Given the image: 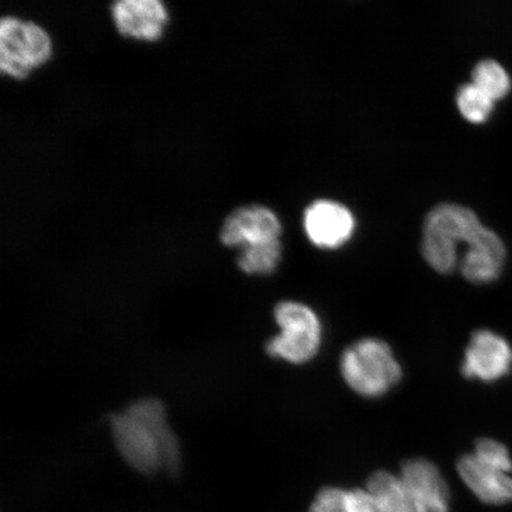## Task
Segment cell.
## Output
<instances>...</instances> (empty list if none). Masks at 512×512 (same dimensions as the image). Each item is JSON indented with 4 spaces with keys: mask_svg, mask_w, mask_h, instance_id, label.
<instances>
[{
    "mask_svg": "<svg viewBox=\"0 0 512 512\" xmlns=\"http://www.w3.org/2000/svg\"><path fill=\"white\" fill-rule=\"evenodd\" d=\"M114 443L134 470L152 475L160 469H181V446L168 421L163 403L156 399L134 402L127 411L111 418Z\"/></svg>",
    "mask_w": 512,
    "mask_h": 512,
    "instance_id": "obj_1",
    "label": "cell"
},
{
    "mask_svg": "<svg viewBox=\"0 0 512 512\" xmlns=\"http://www.w3.org/2000/svg\"><path fill=\"white\" fill-rule=\"evenodd\" d=\"M484 228L472 209L456 203H441L426 217L422 255L434 271L452 273L459 267V243L469 245Z\"/></svg>",
    "mask_w": 512,
    "mask_h": 512,
    "instance_id": "obj_2",
    "label": "cell"
},
{
    "mask_svg": "<svg viewBox=\"0 0 512 512\" xmlns=\"http://www.w3.org/2000/svg\"><path fill=\"white\" fill-rule=\"evenodd\" d=\"M341 374L355 393L375 399L398 386L402 368L389 344L379 338H363L343 351Z\"/></svg>",
    "mask_w": 512,
    "mask_h": 512,
    "instance_id": "obj_3",
    "label": "cell"
},
{
    "mask_svg": "<svg viewBox=\"0 0 512 512\" xmlns=\"http://www.w3.org/2000/svg\"><path fill=\"white\" fill-rule=\"evenodd\" d=\"M279 335L267 343L268 355L292 364L313 360L323 343V325L317 313L302 303L285 300L275 307Z\"/></svg>",
    "mask_w": 512,
    "mask_h": 512,
    "instance_id": "obj_4",
    "label": "cell"
},
{
    "mask_svg": "<svg viewBox=\"0 0 512 512\" xmlns=\"http://www.w3.org/2000/svg\"><path fill=\"white\" fill-rule=\"evenodd\" d=\"M51 43L46 31L37 24L15 17L0 21V69L22 79L30 69L49 59Z\"/></svg>",
    "mask_w": 512,
    "mask_h": 512,
    "instance_id": "obj_5",
    "label": "cell"
},
{
    "mask_svg": "<svg viewBox=\"0 0 512 512\" xmlns=\"http://www.w3.org/2000/svg\"><path fill=\"white\" fill-rule=\"evenodd\" d=\"M512 371V345L491 330L473 332L465 350L462 373L469 380L494 383Z\"/></svg>",
    "mask_w": 512,
    "mask_h": 512,
    "instance_id": "obj_6",
    "label": "cell"
},
{
    "mask_svg": "<svg viewBox=\"0 0 512 512\" xmlns=\"http://www.w3.org/2000/svg\"><path fill=\"white\" fill-rule=\"evenodd\" d=\"M508 249L501 235L486 227L467 245L459 268L466 280L476 285H488L502 277L507 265Z\"/></svg>",
    "mask_w": 512,
    "mask_h": 512,
    "instance_id": "obj_7",
    "label": "cell"
},
{
    "mask_svg": "<svg viewBox=\"0 0 512 512\" xmlns=\"http://www.w3.org/2000/svg\"><path fill=\"white\" fill-rule=\"evenodd\" d=\"M280 221L271 209L248 206L236 209L224 221L220 239L227 247H247L279 240Z\"/></svg>",
    "mask_w": 512,
    "mask_h": 512,
    "instance_id": "obj_8",
    "label": "cell"
},
{
    "mask_svg": "<svg viewBox=\"0 0 512 512\" xmlns=\"http://www.w3.org/2000/svg\"><path fill=\"white\" fill-rule=\"evenodd\" d=\"M400 478L422 512H448L450 489L438 466L430 460H406Z\"/></svg>",
    "mask_w": 512,
    "mask_h": 512,
    "instance_id": "obj_9",
    "label": "cell"
},
{
    "mask_svg": "<svg viewBox=\"0 0 512 512\" xmlns=\"http://www.w3.org/2000/svg\"><path fill=\"white\" fill-rule=\"evenodd\" d=\"M304 224L307 236L316 246L337 248L350 239L355 220L343 204L319 200L306 209Z\"/></svg>",
    "mask_w": 512,
    "mask_h": 512,
    "instance_id": "obj_10",
    "label": "cell"
},
{
    "mask_svg": "<svg viewBox=\"0 0 512 512\" xmlns=\"http://www.w3.org/2000/svg\"><path fill=\"white\" fill-rule=\"evenodd\" d=\"M457 470L480 501L488 504L512 502L511 473L483 462L473 453L464 454L458 459Z\"/></svg>",
    "mask_w": 512,
    "mask_h": 512,
    "instance_id": "obj_11",
    "label": "cell"
},
{
    "mask_svg": "<svg viewBox=\"0 0 512 512\" xmlns=\"http://www.w3.org/2000/svg\"><path fill=\"white\" fill-rule=\"evenodd\" d=\"M112 15L120 34L150 41L162 35L168 18L159 0H119L112 5Z\"/></svg>",
    "mask_w": 512,
    "mask_h": 512,
    "instance_id": "obj_12",
    "label": "cell"
},
{
    "mask_svg": "<svg viewBox=\"0 0 512 512\" xmlns=\"http://www.w3.org/2000/svg\"><path fill=\"white\" fill-rule=\"evenodd\" d=\"M367 489L375 498L379 512H422L400 476L379 470L371 473Z\"/></svg>",
    "mask_w": 512,
    "mask_h": 512,
    "instance_id": "obj_13",
    "label": "cell"
},
{
    "mask_svg": "<svg viewBox=\"0 0 512 512\" xmlns=\"http://www.w3.org/2000/svg\"><path fill=\"white\" fill-rule=\"evenodd\" d=\"M471 82L496 102L507 98L512 91V78L508 69L495 59L477 62L472 69Z\"/></svg>",
    "mask_w": 512,
    "mask_h": 512,
    "instance_id": "obj_14",
    "label": "cell"
},
{
    "mask_svg": "<svg viewBox=\"0 0 512 512\" xmlns=\"http://www.w3.org/2000/svg\"><path fill=\"white\" fill-rule=\"evenodd\" d=\"M283 247L279 240L258 243L241 248L238 258L240 270L247 274H272L279 265Z\"/></svg>",
    "mask_w": 512,
    "mask_h": 512,
    "instance_id": "obj_15",
    "label": "cell"
},
{
    "mask_svg": "<svg viewBox=\"0 0 512 512\" xmlns=\"http://www.w3.org/2000/svg\"><path fill=\"white\" fill-rule=\"evenodd\" d=\"M457 104L460 113L472 124H484L494 114L496 107V101L472 82L459 87Z\"/></svg>",
    "mask_w": 512,
    "mask_h": 512,
    "instance_id": "obj_16",
    "label": "cell"
},
{
    "mask_svg": "<svg viewBox=\"0 0 512 512\" xmlns=\"http://www.w3.org/2000/svg\"><path fill=\"white\" fill-rule=\"evenodd\" d=\"M309 512H355L351 489L325 486L313 499Z\"/></svg>",
    "mask_w": 512,
    "mask_h": 512,
    "instance_id": "obj_17",
    "label": "cell"
},
{
    "mask_svg": "<svg viewBox=\"0 0 512 512\" xmlns=\"http://www.w3.org/2000/svg\"><path fill=\"white\" fill-rule=\"evenodd\" d=\"M472 453L485 463L497 466L509 473L512 472V458L509 448L495 439H478L475 451Z\"/></svg>",
    "mask_w": 512,
    "mask_h": 512,
    "instance_id": "obj_18",
    "label": "cell"
}]
</instances>
